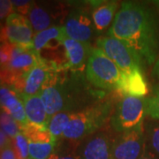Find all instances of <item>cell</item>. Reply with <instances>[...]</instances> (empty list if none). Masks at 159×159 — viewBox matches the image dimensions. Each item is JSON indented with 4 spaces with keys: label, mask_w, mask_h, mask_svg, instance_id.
<instances>
[{
    "label": "cell",
    "mask_w": 159,
    "mask_h": 159,
    "mask_svg": "<svg viewBox=\"0 0 159 159\" xmlns=\"http://www.w3.org/2000/svg\"><path fill=\"white\" fill-rule=\"evenodd\" d=\"M146 115V99L124 97L111 118V125L116 132L124 133L143 125Z\"/></svg>",
    "instance_id": "277c9868"
},
{
    "label": "cell",
    "mask_w": 159,
    "mask_h": 159,
    "mask_svg": "<svg viewBox=\"0 0 159 159\" xmlns=\"http://www.w3.org/2000/svg\"><path fill=\"white\" fill-rule=\"evenodd\" d=\"M57 70L51 72L39 93L48 116L51 118L64 108V98L57 87Z\"/></svg>",
    "instance_id": "7c38bea8"
},
{
    "label": "cell",
    "mask_w": 159,
    "mask_h": 159,
    "mask_svg": "<svg viewBox=\"0 0 159 159\" xmlns=\"http://www.w3.org/2000/svg\"><path fill=\"white\" fill-rule=\"evenodd\" d=\"M146 111L149 117L159 120V85L154 88L152 96L146 99Z\"/></svg>",
    "instance_id": "cb8c5ba5"
},
{
    "label": "cell",
    "mask_w": 159,
    "mask_h": 159,
    "mask_svg": "<svg viewBox=\"0 0 159 159\" xmlns=\"http://www.w3.org/2000/svg\"><path fill=\"white\" fill-rule=\"evenodd\" d=\"M11 3L13 6V9L17 11V13L25 16V15H29V11L34 2L29 0H13L11 1Z\"/></svg>",
    "instance_id": "4316f807"
},
{
    "label": "cell",
    "mask_w": 159,
    "mask_h": 159,
    "mask_svg": "<svg viewBox=\"0 0 159 159\" xmlns=\"http://www.w3.org/2000/svg\"><path fill=\"white\" fill-rule=\"evenodd\" d=\"M111 144L104 134H99L87 143L83 156L84 159H111Z\"/></svg>",
    "instance_id": "ac0fdd59"
},
{
    "label": "cell",
    "mask_w": 159,
    "mask_h": 159,
    "mask_svg": "<svg viewBox=\"0 0 159 159\" xmlns=\"http://www.w3.org/2000/svg\"><path fill=\"white\" fill-rule=\"evenodd\" d=\"M14 11L12 3L10 0H0V20L8 18Z\"/></svg>",
    "instance_id": "83f0119b"
},
{
    "label": "cell",
    "mask_w": 159,
    "mask_h": 159,
    "mask_svg": "<svg viewBox=\"0 0 159 159\" xmlns=\"http://www.w3.org/2000/svg\"><path fill=\"white\" fill-rule=\"evenodd\" d=\"M139 159H159L157 157V155H155L152 152H150V151H147L146 150V148H145V150L143 151V153L142 155L139 157Z\"/></svg>",
    "instance_id": "4dcf8cb0"
},
{
    "label": "cell",
    "mask_w": 159,
    "mask_h": 159,
    "mask_svg": "<svg viewBox=\"0 0 159 159\" xmlns=\"http://www.w3.org/2000/svg\"><path fill=\"white\" fill-rule=\"evenodd\" d=\"M29 123L48 129L50 117L46 112L39 94L33 96H20Z\"/></svg>",
    "instance_id": "e0dca14e"
},
{
    "label": "cell",
    "mask_w": 159,
    "mask_h": 159,
    "mask_svg": "<svg viewBox=\"0 0 159 159\" xmlns=\"http://www.w3.org/2000/svg\"><path fill=\"white\" fill-rule=\"evenodd\" d=\"M28 159H31V158H28Z\"/></svg>",
    "instance_id": "d590c367"
},
{
    "label": "cell",
    "mask_w": 159,
    "mask_h": 159,
    "mask_svg": "<svg viewBox=\"0 0 159 159\" xmlns=\"http://www.w3.org/2000/svg\"><path fill=\"white\" fill-rule=\"evenodd\" d=\"M28 16L33 30L36 33H39L50 28L51 22V16L43 8L38 6L36 4L33 3V6Z\"/></svg>",
    "instance_id": "ffe728a7"
},
{
    "label": "cell",
    "mask_w": 159,
    "mask_h": 159,
    "mask_svg": "<svg viewBox=\"0 0 159 159\" xmlns=\"http://www.w3.org/2000/svg\"><path fill=\"white\" fill-rule=\"evenodd\" d=\"M39 52L33 47L12 44V51L10 62L1 67L2 81L11 85L15 80L28 73L41 61Z\"/></svg>",
    "instance_id": "52a82bcc"
},
{
    "label": "cell",
    "mask_w": 159,
    "mask_h": 159,
    "mask_svg": "<svg viewBox=\"0 0 159 159\" xmlns=\"http://www.w3.org/2000/svg\"><path fill=\"white\" fill-rule=\"evenodd\" d=\"M49 159H75L73 157H58L55 154H52L51 157H49Z\"/></svg>",
    "instance_id": "d6a6232c"
},
{
    "label": "cell",
    "mask_w": 159,
    "mask_h": 159,
    "mask_svg": "<svg viewBox=\"0 0 159 159\" xmlns=\"http://www.w3.org/2000/svg\"><path fill=\"white\" fill-rule=\"evenodd\" d=\"M147 136L153 149L159 155V124L148 125L147 129Z\"/></svg>",
    "instance_id": "d4e9b609"
},
{
    "label": "cell",
    "mask_w": 159,
    "mask_h": 159,
    "mask_svg": "<svg viewBox=\"0 0 159 159\" xmlns=\"http://www.w3.org/2000/svg\"><path fill=\"white\" fill-rule=\"evenodd\" d=\"M6 38L12 44L33 47V28L28 18L17 12L6 19Z\"/></svg>",
    "instance_id": "30bf717a"
},
{
    "label": "cell",
    "mask_w": 159,
    "mask_h": 159,
    "mask_svg": "<svg viewBox=\"0 0 159 159\" xmlns=\"http://www.w3.org/2000/svg\"><path fill=\"white\" fill-rule=\"evenodd\" d=\"M0 159H17L15 151L11 145L0 150Z\"/></svg>",
    "instance_id": "f1b7e54d"
},
{
    "label": "cell",
    "mask_w": 159,
    "mask_h": 159,
    "mask_svg": "<svg viewBox=\"0 0 159 159\" xmlns=\"http://www.w3.org/2000/svg\"><path fill=\"white\" fill-rule=\"evenodd\" d=\"M11 145V140L5 132L0 129V150Z\"/></svg>",
    "instance_id": "f546056e"
},
{
    "label": "cell",
    "mask_w": 159,
    "mask_h": 159,
    "mask_svg": "<svg viewBox=\"0 0 159 159\" xmlns=\"http://www.w3.org/2000/svg\"><path fill=\"white\" fill-rule=\"evenodd\" d=\"M0 129L5 132L11 139L20 133V127L17 121L5 111H0Z\"/></svg>",
    "instance_id": "7402d4cb"
},
{
    "label": "cell",
    "mask_w": 159,
    "mask_h": 159,
    "mask_svg": "<svg viewBox=\"0 0 159 159\" xmlns=\"http://www.w3.org/2000/svg\"><path fill=\"white\" fill-rule=\"evenodd\" d=\"M118 91L124 97H146L148 94V88L142 69L123 74V80Z\"/></svg>",
    "instance_id": "2e32d148"
},
{
    "label": "cell",
    "mask_w": 159,
    "mask_h": 159,
    "mask_svg": "<svg viewBox=\"0 0 159 159\" xmlns=\"http://www.w3.org/2000/svg\"><path fill=\"white\" fill-rule=\"evenodd\" d=\"M0 82H2V70L0 67Z\"/></svg>",
    "instance_id": "836d02e7"
},
{
    "label": "cell",
    "mask_w": 159,
    "mask_h": 159,
    "mask_svg": "<svg viewBox=\"0 0 159 159\" xmlns=\"http://www.w3.org/2000/svg\"><path fill=\"white\" fill-rule=\"evenodd\" d=\"M11 146L15 151L17 159H28L29 156V142L21 132L11 139Z\"/></svg>",
    "instance_id": "603a6c76"
},
{
    "label": "cell",
    "mask_w": 159,
    "mask_h": 159,
    "mask_svg": "<svg viewBox=\"0 0 159 159\" xmlns=\"http://www.w3.org/2000/svg\"><path fill=\"white\" fill-rule=\"evenodd\" d=\"M12 51V43L8 42L0 43V67L6 66L10 62Z\"/></svg>",
    "instance_id": "484cf974"
},
{
    "label": "cell",
    "mask_w": 159,
    "mask_h": 159,
    "mask_svg": "<svg viewBox=\"0 0 159 159\" xmlns=\"http://www.w3.org/2000/svg\"><path fill=\"white\" fill-rule=\"evenodd\" d=\"M111 109V102H102L72 113L63 137L68 140H80L93 134L104 124Z\"/></svg>",
    "instance_id": "3957f363"
},
{
    "label": "cell",
    "mask_w": 159,
    "mask_h": 159,
    "mask_svg": "<svg viewBox=\"0 0 159 159\" xmlns=\"http://www.w3.org/2000/svg\"><path fill=\"white\" fill-rule=\"evenodd\" d=\"M55 70H61L57 63L42 57L41 61L36 66L22 76L17 78L11 86L12 89L20 96H33L39 94L50 74Z\"/></svg>",
    "instance_id": "8992f818"
},
{
    "label": "cell",
    "mask_w": 159,
    "mask_h": 159,
    "mask_svg": "<svg viewBox=\"0 0 159 159\" xmlns=\"http://www.w3.org/2000/svg\"><path fill=\"white\" fill-rule=\"evenodd\" d=\"M0 27H1V24H0Z\"/></svg>",
    "instance_id": "e575fe53"
},
{
    "label": "cell",
    "mask_w": 159,
    "mask_h": 159,
    "mask_svg": "<svg viewBox=\"0 0 159 159\" xmlns=\"http://www.w3.org/2000/svg\"><path fill=\"white\" fill-rule=\"evenodd\" d=\"M118 8L117 2H104V4H100L94 10L92 13V19L95 28L101 31L108 28L111 24L114 14Z\"/></svg>",
    "instance_id": "d6986e66"
},
{
    "label": "cell",
    "mask_w": 159,
    "mask_h": 159,
    "mask_svg": "<svg viewBox=\"0 0 159 159\" xmlns=\"http://www.w3.org/2000/svg\"><path fill=\"white\" fill-rule=\"evenodd\" d=\"M143 125L121 133L111 145V159H139L145 150Z\"/></svg>",
    "instance_id": "ba28073f"
},
{
    "label": "cell",
    "mask_w": 159,
    "mask_h": 159,
    "mask_svg": "<svg viewBox=\"0 0 159 159\" xmlns=\"http://www.w3.org/2000/svg\"><path fill=\"white\" fill-rule=\"evenodd\" d=\"M63 47L67 60L64 66V68L68 67L76 71L83 69L86 64H88L89 57L93 49L89 43H81L70 38L63 42Z\"/></svg>",
    "instance_id": "5bb4252c"
},
{
    "label": "cell",
    "mask_w": 159,
    "mask_h": 159,
    "mask_svg": "<svg viewBox=\"0 0 159 159\" xmlns=\"http://www.w3.org/2000/svg\"><path fill=\"white\" fill-rule=\"evenodd\" d=\"M97 46L119 66L123 74L142 69V59L124 42L111 36H104L97 40Z\"/></svg>",
    "instance_id": "5b68a950"
},
{
    "label": "cell",
    "mask_w": 159,
    "mask_h": 159,
    "mask_svg": "<svg viewBox=\"0 0 159 159\" xmlns=\"http://www.w3.org/2000/svg\"><path fill=\"white\" fill-rule=\"evenodd\" d=\"M87 78L93 85L105 89L119 90L123 73L100 49L93 48L86 66Z\"/></svg>",
    "instance_id": "7a4b0ae2"
},
{
    "label": "cell",
    "mask_w": 159,
    "mask_h": 159,
    "mask_svg": "<svg viewBox=\"0 0 159 159\" xmlns=\"http://www.w3.org/2000/svg\"><path fill=\"white\" fill-rule=\"evenodd\" d=\"M0 107L17 121L20 130L29 124L22 98L14 89L0 87Z\"/></svg>",
    "instance_id": "4fadbf2b"
},
{
    "label": "cell",
    "mask_w": 159,
    "mask_h": 159,
    "mask_svg": "<svg viewBox=\"0 0 159 159\" xmlns=\"http://www.w3.org/2000/svg\"><path fill=\"white\" fill-rule=\"evenodd\" d=\"M108 35L124 42L148 65L156 61L159 49V21L146 6L137 2L123 3Z\"/></svg>",
    "instance_id": "6da1fadb"
},
{
    "label": "cell",
    "mask_w": 159,
    "mask_h": 159,
    "mask_svg": "<svg viewBox=\"0 0 159 159\" xmlns=\"http://www.w3.org/2000/svg\"><path fill=\"white\" fill-rule=\"evenodd\" d=\"M64 27L68 38L86 43H89L94 31L91 19L82 11H73Z\"/></svg>",
    "instance_id": "8fae6325"
},
{
    "label": "cell",
    "mask_w": 159,
    "mask_h": 159,
    "mask_svg": "<svg viewBox=\"0 0 159 159\" xmlns=\"http://www.w3.org/2000/svg\"><path fill=\"white\" fill-rule=\"evenodd\" d=\"M68 37L64 26H52L34 34L33 48L39 53L45 50L55 51L59 46L63 45V42Z\"/></svg>",
    "instance_id": "9a60e30c"
},
{
    "label": "cell",
    "mask_w": 159,
    "mask_h": 159,
    "mask_svg": "<svg viewBox=\"0 0 159 159\" xmlns=\"http://www.w3.org/2000/svg\"><path fill=\"white\" fill-rule=\"evenodd\" d=\"M71 115L72 113H69L67 111H60L53 115L50 119L48 124V130L56 140L57 138L63 136L64 132L68 125Z\"/></svg>",
    "instance_id": "44dd1931"
},
{
    "label": "cell",
    "mask_w": 159,
    "mask_h": 159,
    "mask_svg": "<svg viewBox=\"0 0 159 159\" xmlns=\"http://www.w3.org/2000/svg\"><path fill=\"white\" fill-rule=\"evenodd\" d=\"M153 74L157 79H159V57L156 60V63H155L153 68Z\"/></svg>",
    "instance_id": "1f68e13d"
},
{
    "label": "cell",
    "mask_w": 159,
    "mask_h": 159,
    "mask_svg": "<svg viewBox=\"0 0 159 159\" xmlns=\"http://www.w3.org/2000/svg\"><path fill=\"white\" fill-rule=\"evenodd\" d=\"M20 132L29 142V157L31 159H49L52 155L57 140L46 128L29 123Z\"/></svg>",
    "instance_id": "9c48e42d"
}]
</instances>
